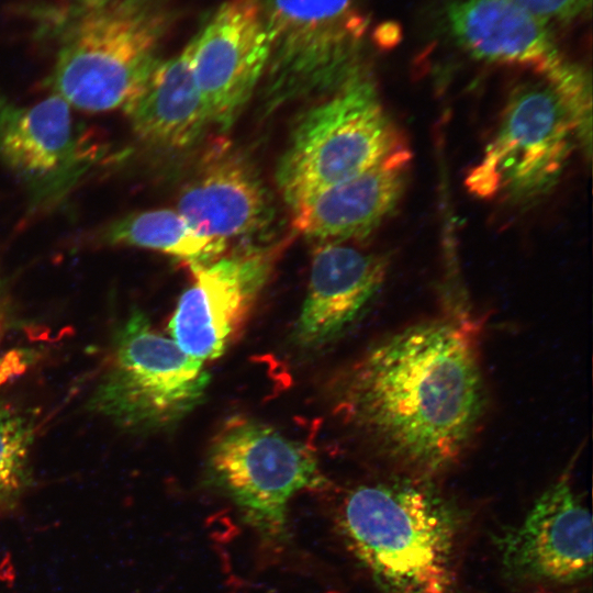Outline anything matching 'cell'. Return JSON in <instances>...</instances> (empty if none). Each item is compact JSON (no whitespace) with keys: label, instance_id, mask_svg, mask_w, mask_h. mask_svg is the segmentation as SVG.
I'll list each match as a JSON object with an SVG mask.
<instances>
[{"label":"cell","instance_id":"obj_1","mask_svg":"<svg viewBox=\"0 0 593 593\" xmlns=\"http://www.w3.org/2000/svg\"><path fill=\"white\" fill-rule=\"evenodd\" d=\"M485 387L470 331L429 321L383 338L338 383L336 410L407 474L457 461L479 428Z\"/></svg>","mask_w":593,"mask_h":593},{"label":"cell","instance_id":"obj_2","mask_svg":"<svg viewBox=\"0 0 593 593\" xmlns=\"http://www.w3.org/2000/svg\"><path fill=\"white\" fill-rule=\"evenodd\" d=\"M428 479L363 483L340 505V536L381 593H455L467 513Z\"/></svg>","mask_w":593,"mask_h":593},{"label":"cell","instance_id":"obj_3","mask_svg":"<svg viewBox=\"0 0 593 593\" xmlns=\"http://www.w3.org/2000/svg\"><path fill=\"white\" fill-rule=\"evenodd\" d=\"M63 14L60 41L49 77L70 107L103 112L124 107L159 60V44L172 21L164 0H111Z\"/></svg>","mask_w":593,"mask_h":593},{"label":"cell","instance_id":"obj_4","mask_svg":"<svg viewBox=\"0 0 593 593\" xmlns=\"http://www.w3.org/2000/svg\"><path fill=\"white\" fill-rule=\"evenodd\" d=\"M403 147L373 83L359 71L298 120L276 181L292 208Z\"/></svg>","mask_w":593,"mask_h":593},{"label":"cell","instance_id":"obj_5","mask_svg":"<svg viewBox=\"0 0 593 593\" xmlns=\"http://www.w3.org/2000/svg\"><path fill=\"white\" fill-rule=\"evenodd\" d=\"M266 110L326 96L360 71L368 21L356 0H262Z\"/></svg>","mask_w":593,"mask_h":593},{"label":"cell","instance_id":"obj_6","mask_svg":"<svg viewBox=\"0 0 593 593\" xmlns=\"http://www.w3.org/2000/svg\"><path fill=\"white\" fill-rule=\"evenodd\" d=\"M113 353L90 409L130 430L171 426L204 400L210 374L204 362L156 332L143 312L119 329Z\"/></svg>","mask_w":593,"mask_h":593},{"label":"cell","instance_id":"obj_7","mask_svg":"<svg viewBox=\"0 0 593 593\" xmlns=\"http://www.w3.org/2000/svg\"><path fill=\"white\" fill-rule=\"evenodd\" d=\"M206 463L211 479L243 519L271 544L287 540L292 496L323 481L313 452L304 445L246 417H233L219 430Z\"/></svg>","mask_w":593,"mask_h":593},{"label":"cell","instance_id":"obj_8","mask_svg":"<svg viewBox=\"0 0 593 593\" xmlns=\"http://www.w3.org/2000/svg\"><path fill=\"white\" fill-rule=\"evenodd\" d=\"M575 125L546 80L512 96L495 137L466 178L480 198L524 200L548 190L570 154Z\"/></svg>","mask_w":593,"mask_h":593},{"label":"cell","instance_id":"obj_9","mask_svg":"<svg viewBox=\"0 0 593 593\" xmlns=\"http://www.w3.org/2000/svg\"><path fill=\"white\" fill-rule=\"evenodd\" d=\"M287 243L249 246L188 265L193 282L169 321L172 340L202 362L221 357L240 335Z\"/></svg>","mask_w":593,"mask_h":593},{"label":"cell","instance_id":"obj_10","mask_svg":"<svg viewBox=\"0 0 593 593\" xmlns=\"http://www.w3.org/2000/svg\"><path fill=\"white\" fill-rule=\"evenodd\" d=\"M505 574L540 591H569L592 575V517L567 475L548 486L524 519L496 537Z\"/></svg>","mask_w":593,"mask_h":593},{"label":"cell","instance_id":"obj_11","mask_svg":"<svg viewBox=\"0 0 593 593\" xmlns=\"http://www.w3.org/2000/svg\"><path fill=\"white\" fill-rule=\"evenodd\" d=\"M211 123L230 128L262 79L269 54L262 0H224L190 41Z\"/></svg>","mask_w":593,"mask_h":593},{"label":"cell","instance_id":"obj_12","mask_svg":"<svg viewBox=\"0 0 593 593\" xmlns=\"http://www.w3.org/2000/svg\"><path fill=\"white\" fill-rule=\"evenodd\" d=\"M387 272L381 257L347 245L320 242L313 249L295 342L322 347L344 333L379 291Z\"/></svg>","mask_w":593,"mask_h":593},{"label":"cell","instance_id":"obj_13","mask_svg":"<svg viewBox=\"0 0 593 593\" xmlns=\"http://www.w3.org/2000/svg\"><path fill=\"white\" fill-rule=\"evenodd\" d=\"M71 107L58 94L18 105L0 94V159L40 188L74 176L87 157Z\"/></svg>","mask_w":593,"mask_h":593},{"label":"cell","instance_id":"obj_14","mask_svg":"<svg viewBox=\"0 0 593 593\" xmlns=\"http://www.w3.org/2000/svg\"><path fill=\"white\" fill-rule=\"evenodd\" d=\"M410 156L403 147L372 168L295 204L291 208L294 230L318 242L366 236L396 205Z\"/></svg>","mask_w":593,"mask_h":593},{"label":"cell","instance_id":"obj_15","mask_svg":"<svg viewBox=\"0 0 593 593\" xmlns=\"http://www.w3.org/2000/svg\"><path fill=\"white\" fill-rule=\"evenodd\" d=\"M177 211L198 233L227 244L262 231L273 216L257 172L233 154L204 164L180 191Z\"/></svg>","mask_w":593,"mask_h":593},{"label":"cell","instance_id":"obj_16","mask_svg":"<svg viewBox=\"0 0 593 593\" xmlns=\"http://www.w3.org/2000/svg\"><path fill=\"white\" fill-rule=\"evenodd\" d=\"M444 18L455 43L479 60L541 75L561 58L548 23L514 0H449Z\"/></svg>","mask_w":593,"mask_h":593},{"label":"cell","instance_id":"obj_17","mask_svg":"<svg viewBox=\"0 0 593 593\" xmlns=\"http://www.w3.org/2000/svg\"><path fill=\"white\" fill-rule=\"evenodd\" d=\"M191 42L177 55L158 60L124 107L144 141L171 149L195 143L212 124L192 68Z\"/></svg>","mask_w":593,"mask_h":593},{"label":"cell","instance_id":"obj_18","mask_svg":"<svg viewBox=\"0 0 593 593\" xmlns=\"http://www.w3.org/2000/svg\"><path fill=\"white\" fill-rule=\"evenodd\" d=\"M108 239L160 251L188 265L213 260L223 255L228 245L198 233L177 210L170 209L127 215L111 226Z\"/></svg>","mask_w":593,"mask_h":593},{"label":"cell","instance_id":"obj_19","mask_svg":"<svg viewBox=\"0 0 593 593\" xmlns=\"http://www.w3.org/2000/svg\"><path fill=\"white\" fill-rule=\"evenodd\" d=\"M35 428L30 412L0 403V513L12 508L30 485Z\"/></svg>","mask_w":593,"mask_h":593},{"label":"cell","instance_id":"obj_20","mask_svg":"<svg viewBox=\"0 0 593 593\" xmlns=\"http://www.w3.org/2000/svg\"><path fill=\"white\" fill-rule=\"evenodd\" d=\"M545 22H570L583 14L592 0H514Z\"/></svg>","mask_w":593,"mask_h":593},{"label":"cell","instance_id":"obj_21","mask_svg":"<svg viewBox=\"0 0 593 593\" xmlns=\"http://www.w3.org/2000/svg\"><path fill=\"white\" fill-rule=\"evenodd\" d=\"M68 1V8L66 9V12H79V11H86L90 9L98 8L111 0H67Z\"/></svg>","mask_w":593,"mask_h":593}]
</instances>
